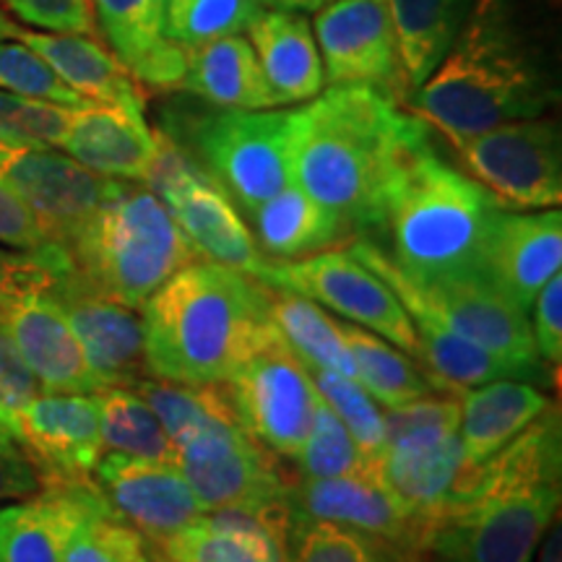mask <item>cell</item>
<instances>
[{"mask_svg": "<svg viewBox=\"0 0 562 562\" xmlns=\"http://www.w3.org/2000/svg\"><path fill=\"white\" fill-rule=\"evenodd\" d=\"M427 125L370 87H331L290 112L292 180L349 235L381 227L385 188Z\"/></svg>", "mask_w": 562, "mask_h": 562, "instance_id": "6da1fadb", "label": "cell"}, {"mask_svg": "<svg viewBox=\"0 0 562 562\" xmlns=\"http://www.w3.org/2000/svg\"><path fill=\"white\" fill-rule=\"evenodd\" d=\"M558 83L510 0H476L459 37L404 108L442 138L544 115Z\"/></svg>", "mask_w": 562, "mask_h": 562, "instance_id": "7a4b0ae2", "label": "cell"}, {"mask_svg": "<svg viewBox=\"0 0 562 562\" xmlns=\"http://www.w3.org/2000/svg\"><path fill=\"white\" fill-rule=\"evenodd\" d=\"M266 284L227 266L195 261L140 307L151 378L188 385L227 383L269 321Z\"/></svg>", "mask_w": 562, "mask_h": 562, "instance_id": "3957f363", "label": "cell"}, {"mask_svg": "<svg viewBox=\"0 0 562 562\" xmlns=\"http://www.w3.org/2000/svg\"><path fill=\"white\" fill-rule=\"evenodd\" d=\"M497 214L495 199L442 159L427 128L391 175L378 229L389 235L391 261L414 284H427L480 277L482 245Z\"/></svg>", "mask_w": 562, "mask_h": 562, "instance_id": "277c9868", "label": "cell"}, {"mask_svg": "<svg viewBox=\"0 0 562 562\" xmlns=\"http://www.w3.org/2000/svg\"><path fill=\"white\" fill-rule=\"evenodd\" d=\"M74 269L97 292L136 311L199 252L149 188L121 182L68 245Z\"/></svg>", "mask_w": 562, "mask_h": 562, "instance_id": "5b68a950", "label": "cell"}, {"mask_svg": "<svg viewBox=\"0 0 562 562\" xmlns=\"http://www.w3.org/2000/svg\"><path fill=\"white\" fill-rule=\"evenodd\" d=\"M351 250L396 292L406 311L432 315L435 321L451 328L453 334L529 372L533 383H554L550 368H544V362L537 355V347H533L529 313H524L516 302L505 297L501 290H495L487 279L469 273V277L414 284L391 261L385 248L368 240V237L355 240Z\"/></svg>", "mask_w": 562, "mask_h": 562, "instance_id": "8992f818", "label": "cell"}, {"mask_svg": "<svg viewBox=\"0 0 562 562\" xmlns=\"http://www.w3.org/2000/svg\"><path fill=\"white\" fill-rule=\"evenodd\" d=\"M560 513V487L469 484L427 524L422 562H531Z\"/></svg>", "mask_w": 562, "mask_h": 562, "instance_id": "52a82bcc", "label": "cell"}, {"mask_svg": "<svg viewBox=\"0 0 562 562\" xmlns=\"http://www.w3.org/2000/svg\"><path fill=\"white\" fill-rule=\"evenodd\" d=\"M243 430L277 459H294L311 432L321 396L311 372L271 321L224 383Z\"/></svg>", "mask_w": 562, "mask_h": 562, "instance_id": "ba28073f", "label": "cell"}, {"mask_svg": "<svg viewBox=\"0 0 562 562\" xmlns=\"http://www.w3.org/2000/svg\"><path fill=\"white\" fill-rule=\"evenodd\" d=\"M154 133L157 151L140 186L165 201L199 256L261 281L269 261L229 195L199 161L180 149L178 138L167 131Z\"/></svg>", "mask_w": 562, "mask_h": 562, "instance_id": "9c48e42d", "label": "cell"}, {"mask_svg": "<svg viewBox=\"0 0 562 562\" xmlns=\"http://www.w3.org/2000/svg\"><path fill=\"white\" fill-rule=\"evenodd\" d=\"M459 170L505 211L558 209L562 201L560 125L552 117L513 121L472 136L446 138Z\"/></svg>", "mask_w": 562, "mask_h": 562, "instance_id": "30bf717a", "label": "cell"}, {"mask_svg": "<svg viewBox=\"0 0 562 562\" xmlns=\"http://www.w3.org/2000/svg\"><path fill=\"white\" fill-rule=\"evenodd\" d=\"M261 281L326 305L344 321L402 349L414 362L419 360L417 331L402 300L351 248H328L300 261L266 263Z\"/></svg>", "mask_w": 562, "mask_h": 562, "instance_id": "8fae6325", "label": "cell"}, {"mask_svg": "<svg viewBox=\"0 0 562 562\" xmlns=\"http://www.w3.org/2000/svg\"><path fill=\"white\" fill-rule=\"evenodd\" d=\"M178 469L203 513L271 508L286 503L290 480L277 456L243 430L240 419H214L175 440Z\"/></svg>", "mask_w": 562, "mask_h": 562, "instance_id": "7c38bea8", "label": "cell"}, {"mask_svg": "<svg viewBox=\"0 0 562 562\" xmlns=\"http://www.w3.org/2000/svg\"><path fill=\"white\" fill-rule=\"evenodd\" d=\"M286 125L290 112L222 110L195 128L203 170L248 216L292 182Z\"/></svg>", "mask_w": 562, "mask_h": 562, "instance_id": "4fadbf2b", "label": "cell"}, {"mask_svg": "<svg viewBox=\"0 0 562 562\" xmlns=\"http://www.w3.org/2000/svg\"><path fill=\"white\" fill-rule=\"evenodd\" d=\"M313 34L326 83L378 89L404 108L409 83L389 0H334L315 11Z\"/></svg>", "mask_w": 562, "mask_h": 562, "instance_id": "5bb4252c", "label": "cell"}, {"mask_svg": "<svg viewBox=\"0 0 562 562\" xmlns=\"http://www.w3.org/2000/svg\"><path fill=\"white\" fill-rule=\"evenodd\" d=\"M0 178L26 203L47 240L66 250L125 182L102 178L55 149L9 144H0Z\"/></svg>", "mask_w": 562, "mask_h": 562, "instance_id": "9a60e30c", "label": "cell"}, {"mask_svg": "<svg viewBox=\"0 0 562 562\" xmlns=\"http://www.w3.org/2000/svg\"><path fill=\"white\" fill-rule=\"evenodd\" d=\"M47 294L66 313L100 391L131 389L133 383L151 378L146 368L144 321L133 307L97 292L74 263L55 271Z\"/></svg>", "mask_w": 562, "mask_h": 562, "instance_id": "2e32d148", "label": "cell"}, {"mask_svg": "<svg viewBox=\"0 0 562 562\" xmlns=\"http://www.w3.org/2000/svg\"><path fill=\"white\" fill-rule=\"evenodd\" d=\"M11 427L42 484L94 482L104 453L94 393L42 391L11 419Z\"/></svg>", "mask_w": 562, "mask_h": 562, "instance_id": "e0dca14e", "label": "cell"}, {"mask_svg": "<svg viewBox=\"0 0 562 562\" xmlns=\"http://www.w3.org/2000/svg\"><path fill=\"white\" fill-rule=\"evenodd\" d=\"M94 484L121 521L161 544L201 516L191 484L175 463L102 453Z\"/></svg>", "mask_w": 562, "mask_h": 562, "instance_id": "ac0fdd59", "label": "cell"}, {"mask_svg": "<svg viewBox=\"0 0 562 562\" xmlns=\"http://www.w3.org/2000/svg\"><path fill=\"white\" fill-rule=\"evenodd\" d=\"M290 513L300 518H315L360 529L417 552L425 537L427 521L414 516L385 484L378 480L370 463L355 474L331 480H290L286 487Z\"/></svg>", "mask_w": 562, "mask_h": 562, "instance_id": "d6986e66", "label": "cell"}, {"mask_svg": "<svg viewBox=\"0 0 562 562\" xmlns=\"http://www.w3.org/2000/svg\"><path fill=\"white\" fill-rule=\"evenodd\" d=\"M562 266L560 209L505 211L495 216L482 245L480 277L531 313L533 300Z\"/></svg>", "mask_w": 562, "mask_h": 562, "instance_id": "ffe728a7", "label": "cell"}, {"mask_svg": "<svg viewBox=\"0 0 562 562\" xmlns=\"http://www.w3.org/2000/svg\"><path fill=\"white\" fill-rule=\"evenodd\" d=\"M19 357L42 391L50 393H97L100 383L91 375L87 357L74 328L47 290L21 294L0 318Z\"/></svg>", "mask_w": 562, "mask_h": 562, "instance_id": "44dd1931", "label": "cell"}, {"mask_svg": "<svg viewBox=\"0 0 562 562\" xmlns=\"http://www.w3.org/2000/svg\"><path fill=\"white\" fill-rule=\"evenodd\" d=\"M290 521V505L201 513L157 547L180 562H284Z\"/></svg>", "mask_w": 562, "mask_h": 562, "instance_id": "7402d4cb", "label": "cell"}, {"mask_svg": "<svg viewBox=\"0 0 562 562\" xmlns=\"http://www.w3.org/2000/svg\"><path fill=\"white\" fill-rule=\"evenodd\" d=\"M97 484H42L16 505L0 508V562H63L70 533L100 508Z\"/></svg>", "mask_w": 562, "mask_h": 562, "instance_id": "603a6c76", "label": "cell"}, {"mask_svg": "<svg viewBox=\"0 0 562 562\" xmlns=\"http://www.w3.org/2000/svg\"><path fill=\"white\" fill-rule=\"evenodd\" d=\"M60 149L102 178L144 182L157 151V133L146 125L144 112L83 102L74 108Z\"/></svg>", "mask_w": 562, "mask_h": 562, "instance_id": "cb8c5ba5", "label": "cell"}, {"mask_svg": "<svg viewBox=\"0 0 562 562\" xmlns=\"http://www.w3.org/2000/svg\"><path fill=\"white\" fill-rule=\"evenodd\" d=\"M11 40L37 53L60 76L63 83H68L83 100L123 104L138 112L146 110V89L125 68V63L104 45L102 37L16 26Z\"/></svg>", "mask_w": 562, "mask_h": 562, "instance_id": "d4e9b609", "label": "cell"}, {"mask_svg": "<svg viewBox=\"0 0 562 562\" xmlns=\"http://www.w3.org/2000/svg\"><path fill=\"white\" fill-rule=\"evenodd\" d=\"M368 463L378 480L427 524L448 508L467 469L461 432L409 446H383Z\"/></svg>", "mask_w": 562, "mask_h": 562, "instance_id": "484cf974", "label": "cell"}, {"mask_svg": "<svg viewBox=\"0 0 562 562\" xmlns=\"http://www.w3.org/2000/svg\"><path fill=\"white\" fill-rule=\"evenodd\" d=\"M100 37L125 63L144 89H180L186 47L165 37L149 0H91Z\"/></svg>", "mask_w": 562, "mask_h": 562, "instance_id": "4316f807", "label": "cell"}, {"mask_svg": "<svg viewBox=\"0 0 562 562\" xmlns=\"http://www.w3.org/2000/svg\"><path fill=\"white\" fill-rule=\"evenodd\" d=\"M248 42L279 104L311 102L326 89L313 24L302 13L263 9L248 26Z\"/></svg>", "mask_w": 562, "mask_h": 562, "instance_id": "83f0119b", "label": "cell"}, {"mask_svg": "<svg viewBox=\"0 0 562 562\" xmlns=\"http://www.w3.org/2000/svg\"><path fill=\"white\" fill-rule=\"evenodd\" d=\"M180 89L220 110H273L277 97L245 34L186 47Z\"/></svg>", "mask_w": 562, "mask_h": 562, "instance_id": "f1b7e54d", "label": "cell"}, {"mask_svg": "<svg viewBox=\"0 0 562 562\" xmlns=\"http://www.w3.org/2000/svg\"><path fill=\"white\" fill-rule=\"evenodd\" d=\"M461 448L469 467H480L521 435L552 406V398L526 381H492L459 391Z\"/></svg>", "mask_w": 562, "mask_h": 562, "instance_id": "f546056e", "label": "cell"}, {"mask_svg": "<svg viewBox=\"0 0 562 562\" xmlns=\"http://www.w3.org/2000/svg\"><path fill=\"white\" fill-rule=\"evenodd\" d=\"M250 222L261 252L281 261H300L349 237L331 211L311 199L294 180L252 211Z\"/></svg>", "mask_w": 562, "mask_h": 562, "instance_id": "4dcf8cb0", "label": "cell"}, {"mask_svg": "<svg viewBox=\"0 0 562 562\" xmlns=\"http://www.w3.org/2000/svg\"><path fill=\"white\" fill-rule=\"evenodd\" d=\"M476 0H389L409 94L459 37Z\"/></svg>", "mask_w": 562, "mask_h": 562, "instance_id": "1f68e13d", "label": "cell"}, {"mask_svg": "<svg viewBox=\"0 0 562 562\" xmlns=\"http://www.w3.org/2000/svg\"><path fill=\"white\" fill-rule=\"evenodd\" d=\"M266 315L305 364L347 375L357 381L351 351L344 341L341 323L334 321L318 302L302 297L286 286L266 284ZM360 383V381H357Z\"/></svg>", "mask_w": 562, "mask_h": 562, "instance_id": "d6a6232c", "label": "cell"}, {"mask_svg": "<svg viewBox=\"0 0 562 562\" xmlns=\"http://www.w3.org/2000/svg\"><path fill=\"white\" fill-rule=\"evenodd\" d=\"M341 334L355 360L357 381L385 409L417 402L427 393L438 391L417 362L381 336L364 331L349 321L341 323Z\"/></svg>", "mask_w": 562, "mask_h": 562, "instance_id": "836d02e7", "label": "cell"}, {"mask_svg": "<svg viewBox=\"0 0 562 562\" xmlns=\"http://www.w3.org/2000/svg\"><path fill=\"white\" fill-rule=\"evenodd\" d=\"M284 562H422L409 547L349 529V526L292 516Z\"/></svg>", "mask_w": 562, "mask_h": 562, "instance_id": "e575fe53", "label": "cell"}, {"mask_svg": "<svg viewBox=\"0 0 562 562\" xmlns=\"http://www.w3.org/2000/svg\"><path fill=\"white\" fill-rule=\"evenodd\" d=\"M97 409H100V432L104 453H123L133 459L175 463V451L170 435L149 404L133 389H102L94 393Z\"/></svg>", "mask_w": 562, "mask_h": 562, "instance_id": "d590c367", "label": "cell"}, {"mask_svg": "<svg viewBox=\"0 0 562 562\" xmlns=\"http://www.w3.org/2000/svg\"><path fill=\"white\" fill-rule=\"evenodd\" d=\"M261 11V0H167L165 37L193 47L245 34Z\"/></svg>", "mask_w": 562, "mask_h": 562, "instance_id": "8d00e7d4", "label": "cell"}, {"mask_svg": "<svg viewBox=\"0 0 562 562\" xmlns=\"http://www.w3.org/2000/svg\"><path fill=\"white\" fill-rule=\"evenodd\" d=\"M63 562H157V544L102 503L70 533Z\"/></svg>", "mask_w": 562, "mask_h": 562, "instance_id": "74e56055", "label": "cell"}, {"mask_svg": "<svg viewBox=\"0 0 562 562\" xmlns=\"http://www.w3.org/2000/svg\"><path fill=\"white\" fill-rule=\"evenodd\" d=\"M292 461L300 480H331V476L368 469V459H364L360 446L323 398L315 406L311 432H307L305 442Z\"/></svg>", "mask_w": 562, "mask_h": 562, "instance_id": "f35d334b", "label": "cell"}, {"mask_svg": "<svg viewBox=\"0 0 562 562\" xmlns=\"http://www.w3.org/2000/svg\"><path fill=\"white\" fill-rule=\"evenodd\" d=\"M305 368L311 372V381L315 385V391H318V396L331 406L336 417L344 422V427H347L351 438L360 446L364 459H375L385 442L383 414L378 409L375 398H372L360 383L351 381L347 375L313 368V364H305Z\"/></svg>", "mask_w": 562, "mask_h": 562, "instance_id": "ab89813d", "label": "cell"}, {"mask_svg": "<svg viewBox=\"0 0 562 562\" xmlns=\"http://www.w3.org/2000/svg\"><path fill=\"white\" fill-rule=\"evenodd\" d=\"M74 108L0 89V144L60 149Z\"/></svg>", "mask_w": 562, "mask_h": 562, "instance_id": "60d3db41", "label": "cell"}, {"mask_svg": "<svg viewBox=\"0 0 562 562\" xmlns=\"http://www.w3.org/2000/svg\"><path fill=\"white\" fill-rule=\"evenodd\" d=\"M0 89L63 108H81L83 102H89L68 83H63L60 76L37 53L16 40H0Z\"/></svg>", "mask_w": 562, "mask_h": 562, "instance_id": "b9f144b4", "label": "cell"}, {"mask_svg": "<svg viewBox=\"0 0 562 562\" xmlns=\"http://www.w3.org/2000/svg\"><path fill=\"white\" fill-rule=\"evenodd\" d=\"M70 263V256L60 245H47L40 252H9L0 248V318L21 294L47 290L55 271Z\"/></svg>", "mask_w": 562, "mask_h": 562, "instance_id": "7bdbcfd3", "label": "cell"}, {"mask_svg": "<svg viewBox=\"0 0 562 562\" xmlns=\"http://www.w3.org/2000/svg\"><path fill=\"white\" fill-rule=\"evenodd\" d=\"M0 3L32 30L100 37L91 0H0Z\"/></svg>", "mask_w": 562, "mask_h": 562, "instance_id": "ee69618b", "label": "cell"}, {"mask_svg": "<svg viewBox=\"0 0 562 562\" xmlns=\"http://www.w3.org/2000/svg\"><path fill=\"white\" fill-rule=\"evenodd\" d=\"M533 311V347L544 368H552L558 375L562 364V277H554L539 290L531 305Z\"/></svg>", "mask_w": 562, "mask_h": 562, "instance_id": "f6af8a7d", "label": "cell"}, {"mask_svg": "<svg viewBox=\"0 0 562 562\" xmlns=\"http://www.w3.org/2000/svg\"><path fill=\"white\" fill-rule=\"evenodd\" d=\"M0 245L21 252H40L47 245H55L47 240L32 211L3 178H0Z\"/></svg>", "mask_w": 562, "mask_h": 562, "instance_id": "bcb514c9", "label": "cell"}, {"mask_svg": "<svg viewBox=\"0 0 562 562\" xmlns=\"http://www.w3.org/2000/svg\"><path fill=\"white\" fill-rule=\"evenodd\" d=\"M40 393L42 385L37 378L32 375V370L19 357L16 347L0 328V412L11 422Z\"/></svg>", "mask_w": 562, "mask_h": 562, "instance_id": "7dc6e473", "label": "cell"}, {"mask_svg": "<svg viewBox=\"0 0 562 562\" xmlns=\"http://www.w3.org/2000/svg\"><path fill=\"white\" fill-rule=\"evenodd\" d=\"M42 487L37 467L21 448H0V503L21 501Z\"/></svg>", "mask_w": 562, "mask_h": 562, "instance_id": "c3c4849f", "label": "cell"}, {"mask_svg": "<svg viewBox=\"0 0 562 562\" xmlns=\"http://www.w3.org/2000/svg\"><path fill=\"white\" fill-rule=\"evenodd\" d=\"M539 558L537 562H562V526H560V513L554 516L550 529L544 531L542 542H539Z\"/></svg>", "mask_w": 562, "mask_h": 562, "instance_id": "681fc988", "label": "cell"}, {"mask_svg": "<svg viewBox=\"0 0 562 562\" xmlns=\"http://www.w3.org/2000/svg\"><path fill=\"white\" fill-rule=\"evenodd\" d=\"M328 3H334V0H261L263 9L294 11V13H315Z\"/></svg>", "mask_w": 562, "mask_h": 562, "instance_id": "f907efd6", "label": "cell"}, {"mask_svg": "<svg viewBox=\"0 0 562 562\" xmlns=\"http://www.w3.org/2000/svg\"><path fill=\"white\" fill-rule=\"evenodd\" d=\"M0 448H21L16 440V432H13L11 422L5 419L3 412H0Z\"/></svg>", "mask_w": 562, "mask_h": 562, "instance_id": "816d5d0a", "label": "cell"}, {"mask_svg": "<svg viewBox=\"0 0 562 562\" xmlns=\"http://www.w3.org/2000/svg\"><path fill=\"white\" fill-rule=\"evenodd\" d=\"M157 562H180V560H175V558H170V554H165V552H161V550H159V547H157Z\"/></svg>", "mask_w": 562, "mask_h": 562, "instance_id": "f5cc1de1", "label": "cell"}]
</instances>
